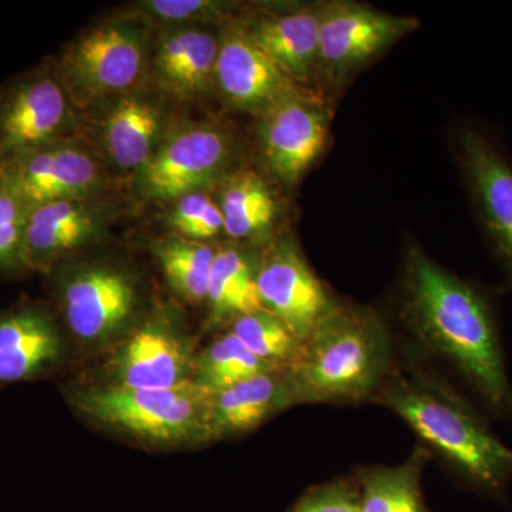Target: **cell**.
Wrapping results in <instances>:
<instances>
[{"label": "cell", "instance_id": "obj_1", "mask_svg": "<svg viewBox=\"0 0 512 512\" xmlns=\"http://www.w3.org/2000/svg\"><path fill=\"white\" fill-rule=\"evenodd\" d=\"M403 315L421 345L453 367L494 416L512 417L500 323L487 292L413 247L404 266Z\"/></svg>", "mask_w": 512, "mask_h": 512}, {"label": "cell", "instance_id": "obj_2", "mask_svg": "<svg viewBox=\"0 0 512 512\" xmlns=\"http://www.w3.org/2000/svg\"><path fill=\"white\" fill-rule=\"evenodd\" d=\"M373 402L406 421L461 483L503 497L512 481V450L450 384L417 367L394 366Z\"/></svg>", "mask_w": 512, "mask_h": 512}, {"label": "cell", "instance_id": "obj_3", "mask_svg": "<svg viewBox=\"0 0 512 512\" xmlns=\"http://www.w3.org/2000/svg\"><path fill=\"white\" fill-rule=\"evenodd\" d=\"M396 366L389 329L369 308L339 305L288 369L296 404L375 400Z\"/></svg>", "mask_w": 512, "mask_h": 512}, {"label": "cell", "instance_id": "obj_4", "mask_svg": "<svg viewBox=\"0 0 512 512\" xmlns=\"http://www.w3.org/2000/svg\"><path fill=\"white\" fill-rule=\"evenodd\" d=\"M150 52L151 23L131 15L84 29L53 67L77 109H99L141 87Z\"/></svg>", "mask_w": 512, "mask_h": 512}, {"label": "cell", "instance_id": "obj_5", "mask_svg": "<svg viewBox=\"0 0 512 512\" xmlns=\"http://www.w3.org/2000/svg\"><path fill=\"white\" fill-rule=\"evenodd\" d=\"M214 392L194 380L167 389H134L104 384L76 394L89 419L137 439L158 444L211 440Z\"/></svg>", "mask_w": 512, "mask_h": 512}, {"label": "cell", "instance_id": "obj_6", "mask_svg": "<svg viewBox=\"0 0 512 512\" xmlns=\"http://www.w3.org/2000/svg\"><path fill=\"white\" fill-rule=\"evenodd\" d=\"M235 141L215 123L175 124L140 170L134 174L138 194L148 201L171 202L207 191L231 174Z\"/></svg>", "mask_w": 512, "mask_h": 512}, {"label": "cell", "instance_id": "obj_7", "mask_svg": "<svg viewBox=\"0 0 512 512\" xmlns=\"http://www.w3.org/2000/svg\"><path fill=\"white\" fill-rule=\"evenodd\" d=\"M53 63L0 86V165L76 136V111Z\"/></svg>", "mask_w": 512, "mask_h": 512}, {"label": "cell", "instance_id": "obj_8", "mask_svg": "<svg viewBox=\"0 0 512 512\" xmlns=\"http://www.w3.org/2000/svg\"><path fill=\"white\" fill-rule=\"evenodd\" d=\"M457 146L478 224L512 286V160L477 127H464Z\"/></svg>", "mask_w": 512, "mask_h": 512}, {"label": "cell", "instance_id": "obj_9", "mask_svg": "<svg viewBox=\"0 0 512 512\" xmlns=\"http://www.w3.org/2000/svg\"><path fill=\"white\" fill-rule=\"evenodd\" d=\"M0 174L29 212L50 202L103 195L106 185L99 154L76 136L0 165Z\"/></svg>", "mask_w": 512, "mask_h": 512}, {"label": "cell", "instance_id": "obj_10", "mask_svg": "<svg viewBox=\"0 0 512 512\" xmlns=\"http://www.w3.org/2000/svg\"><path fill=\"white\" fill-rule=\"evenodd\" d=\"M258 120L259 151L265 170L279 183H298L325 150L328 107L298 86Z\"/></svg>", "mask_w": 512, "mask_h": 512}, {"label": "cell", "instance_id": "obj_11", "mask_svg": "<svg viewBox=\"0 0 512 512\" xmlns=\"http://www.w3.org/2000/svg\"><path fill=\"white\" fill-rule=\"evenodd\" d=\"M417 28L419 22L407 16L389 15L359 3H328L320 16L319 72L329 82H345Z\"/></svg>", "mask_w": 512, "mask_h": 512}, {"label": "cell", "instance_id": "obj_12", "mask_svg": "<svg viewBox=\"0 0 512 512\" xmlns=\"http://www.w3.org/2000/svg\"><path fill=\"white\" fill-rule=\"evenodd\" d=\"M255 284L261 309L281 319L303 342L339 306L296 245L285 239L256 265Z\"/></svg>", "mask_w": 512, "mask_h": 512}, {"label": "cell", "instance_id": "obj_13", "mask_svg": "<svg viewBox=\"0 0 512 512\" xmlns=\"http://www.w3.org/2000/svg\"><path fill=\"white\" fill-rule=\"evenodd\" d=\"M64 319L77 339L103 342L121 332L136 315L138 289L123 269L92 264L62 278Z\"/></svg>", "mask_w": 512, "mask_h": 512}, {"label": "cell", "instance_id": "obj_14", "mask_svg": "<svg viewBox=\"0 0 512 512\" xmlns=\"http://www.w3.org/2000/svg\"><path fill=\"white\" fill-rule=\"evenodd\" d=\"M194 349L187 336L164 315L154 313L116 349L107 362L111 383L134 389H167L190 382Z\"/></svg>", "mask_w": 512, "mask_h": 512}, {"label": "cell", "instance_id": "obj_15", "mask_svg": "<svg viewBox=\"0 0 512 512\" xmlns=\"http://www.w3.org/2000/svg\"><path fill=\"white\" fill-rule=\"evenodd\" d=\"M116 211L103 195L50 202L30 211L23 244L26 269L52 271L64 258L103 237Z\"/></svg>", "mask_w": 512, "mask_h": 512}, {"label": "cell", "instance_id": "obj_16", "mask_svg": "<svg viewBox=\"0 0 512 512\" xmlns=\"http://www.w3.org/2000/svg\"><path fill=\"white\" fill-rule=\"evenodd\" d=\"M296 87L255 45L242 22L222 25L215 92L227 106L259 117Z\"/></svg>", "mask_w": 512, "mask_h": 512}, {"label": "cell", "instance_id": "obj_17", "mask_svg": "<svg viewBox=\"0 0 512 512\" xmlns=\"http://www.w3.org/2000/svg\"><path fill=\"white\" fill-rule=\"evenodd\" d=\"M220 32L208 26L165 28L151 46L147 76L157 93L177 101L201 100L215 92Z\"/></svg>", "mask_w": 512, "mask_h": 512}, {"label": "cell", "instance_id": "obj_18", "mask_svg": "<svg viewBox=\"0 0 512 512\" xmlns=\"http://www.w3.org/2000/svg\"><path fill=\"white\" fill-rule=\"evenodd\" d=\"M99 109L103 157L121 171L136 174L174 127L161 94L141 87Z\"/></svg>", "mask_w": 512, "mask_h": 512}, {"label": "cell", "instance_id": "obj_19", "mask_svg": "<svg viewBox=\"0 0 512 512\" xmlns=\"http://www.w3.org/2000/svg\"><path fill=\"white\" fill-rule=\"evenodd\" d=\"M322 6L265 13L242 22L255 45L295 83L319 73Z\"/></svg>", "mask_w": 512, "mask_h": 512}, {"label": "cell", "instance_id": "obj_20", "mask_svg": "<svg viewBox=\"0 0 512 512\" xmlns=\"http://www.w3.org/2000/svg\"><path fill=\"white\" fill-rule=\"evenodd\" d=\"M292 406L298 404L288 369L271 370L214 392L211 440L247 433Z\"/></svg>", "mask_w": 512, "mask_h": 512}, {"label": "cell", "instance_id": "obj_21", "mask_svg": "<svg viewBox=\"0 0 512 512\" xmlns=\"http://www.w3.org/2000/svg\"><path fill=\"white\" fill-rule=\"evenodd\" d=\"M60 352L59 332L43 309L22 306L0 313V383L32 379L55 365Z\"/></svg>", "mask_w": 512, "mask_h": 512}, {"label": "cell", "instance_id": "obj_22", "mask_svg": "<svg viewBox=\"0 0 512 512\" xmlns=\"http://www.w3.org/2000/svg\"><path fill=\"white\" fill-rule=\"evenodd\" d=\"M220 208L224 234L235 241L264 238L278 215L274 192L254 171H237L222 181Z\"/></svg>", "mask_w": 512, "mask_h": 512}, {"label": "cell", "instance_id": "obj_23", "mask_svg": "<svg viewBox=\"0 0 512 512\" xmlns=\"http://www.w3.org/2000/svg\"><path fill=\"white\" fill-rule=\"evenodd\" d=\"M429 461L426 448L399 466H377L359 476L360 512H429L421 494V474Z\"/></svg>", "mask_w": 512, "mask_h": 512}, {"label": "cell", "instance_id": "obj_24", "mask_svg": "<svg viewBox=\"0 0 512 512\" xmlns=\"http://www.w3.org/2000/svg\"><path fill=\"white\" fill-rule=\"evenodd\" d=\"M256 265L241 249H217L212 264L207 302L212 323L229 322L261 309L256 293Z\"/></svg>", "mask_w": 512, "mask_h": 512}, {"label": "cell", "instance_id": "obj_25", "mask_svg": "<svg viewBox=\"0 0 512 512\" xmlns=\"http://www.w3.org/2000/svg\"><path fill=\"white\" fill-rule=\"evenodd\" d=\"M217 249L205 242L174 235L154 244L161 271L168 286L190 303L207 301L208 284Z\"/></svg>", "mask_w": 512, "mask_h": 512}, {"label": "cell", "instance_id": "obj_26", "mask_svg": "<svg viewBox=\"0 0 512 512\" xmlns=\"http://www.w3.org/2000/svg\"><path fill=\"white\" fill-rule=\"evenodd\" d=\"M271 370L282 369L266 365L228 330L195 355L192 380L212 392H220Z\"/></svg>", "mask_w": 512, "mask_h": 512}, {"label": "cell", "instance_id": "obj_27", "mask_svg": "<svg viewBox=\"0 0 512 512\" xmlns=\"http://www.w3.org/2000/svg\"><path fill=\"white\" fill-rule=\"evenodd\" d=\"M229 325V332L274 369H291L301 356L303 340L264 309L238 316Z\"/></svg>", "mask_w": 512, "mask_h": 512}, {"label": "cell", "instance_id": "obj_28", "mask_svg": "<svg viewBox=\"0 0 512 512\" xmlns=\"http://www.w3.org/2000/svg\"><path fill=\"white\" fill-rule=\"evenodd\" d=\"M168 225L178 237L205 242L224 234V217L218 201L207 191L191 192L171 202Z\"/></svg>", "mask_w": 512, "mask_h": 512}, {"label": "cell", "instance_id": "obj_29", "mask_svg": "<svg viewBox=\"0 0 512 512\" xmlns=\"http://www.w3.org/2000/svg\"><path fill=\"white\" fill-rule=\"evenodd\" d=\"M140 18L161 22L167 28L208 26L227 20L229 3L214 0H144L137 3Z\"/></svg>", "mask_w": 512, "mask_h": 512}, {"label": "cell", "instance_id": "obj_30", "mask_svg": "<svg viewBox=\"0 0 512 512\" xmlns=\"http://www.w3.org/2000/svg\"><path fill=\"white\" fill-rule=\"evenodd\" d=\"M29 211L0 174V271L26 269L23 259Z\"/></svg>", "mask_w": 512, "mask_h": 512}, {"label": "cell", "instance_id": "obj_31", "mask_svg": "<svg viewBox=\"0 0 512 512\" xmlns=\"http://www.w3.org/2000/svg\"><path fill=\"white\" fill-rule=\"evenodd\" d=\"M292 512H360L359 481L336 480L312 488Z\"/></svg>", "mask_w": 512, "mask_h": 512}]
</instances>
